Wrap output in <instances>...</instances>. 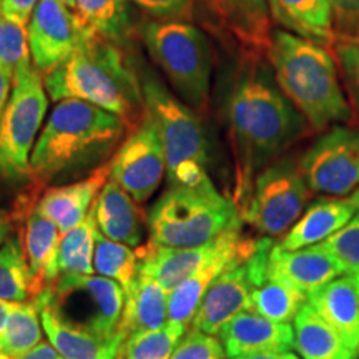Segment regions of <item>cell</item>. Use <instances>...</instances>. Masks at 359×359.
Segmentation results:
<instances>
[{
    "instance_id": "6da1fadb",
    "label": "cell",
    "mask_w": 359,
    "mask_h": 359,
    "mask_svg": "<svg viewBox=\"0 0 359 359\" xmlns=\"http://www.w3.org/2000/svg\"><path fill=\"white\" fill-rule=\"evenodd\" d=\"M235 155V205L245 208L258 173L306 132L308 122L278 87L268 60L246 55L226 102Z\"/></svg>"
},
{
    "instance_id": "7a4b0ae2",
    "label": "cell",
    "mask_w": 359,
    "mask_h": 359,
    "mask_svg": "<svg viewBox=\"0 0 359 359\" xmlns=\"http://www.w3.org/2000/svg\"><path fill=\"white\" fill-rule=\"evenodd\" d=\"M127 130L122 118L88 102H55L30 156V183L40 190L93 172Z\"/></svg>"
},
{
    "instance_id": "3957f363",
    "label": "cell",
    "mask_w": 359,
    "mask_h": 359,
    "mask_svg": "<svg viewBox=\"0 0 359 359\" xmlns=\"http://www.w3.org/2000/svg\"><path fill=\"white\" fill-rule=\"evenodd\" d=\"M43 83L53 102H88L122 118L128 130L138 127L145 116L142 79L116 42L95 30L85 35L64 64L43 77Z\"/></svg>"
},
{
    "instance_id": "277c9868",
    "label": "cell",
    "mask_w": 359,
    "mask_h": 359,
    "mask_svg": "<svg viewBox=\"0 0 359 359\" xmlns=\"http://www.w3.org/2000/svg\"><path fill=\"white\" fill-rule=\"evenodd\" d=\"M266 60L281 92L314 130L349 122L353 109L339 80L338 60L325 45L288 30H273Z\"/></svg>"
},
{
    "instance_id": "5b68a950",
    "label": "cell",
    "mask_w": 359,
    "mask_h": 359,
    "mask_svg": "<svg viewBox=\"0 0 359 359\" xmlns=\"http://www.w3.org/2000/svg\"><path fill=\"white\" fill-rule=\"evenodd\" d=\"M235 201L224 198L212 178L195 187L170 185L147 217L148 241L163 248H196L241 228Z\"/></svg>"
},
{
    "instance_id": "8992f818",
    "label": "cell",
    "mask_w": 359,
    "mask_h": 359,
    "mask_svg": "<svg viewBox=\"0 0 359 359\" xmlns=\"http://www.w3.org/2000/svg\"><path fill=\"white\" fill-rule=\"evenodd\" d=\"M148 55L191 109L208 102L213 50L198 27L182 20H150L140 29Z\"/></svg>"
},
{
    "instance_id": "52a82bcc",
    "label": "cell",
    "mask_w": 359,
    "mask_h": 359,
    "mask_svg": "<svg viewBox=\"0 0 359 359\" xmlns=\"http://www.w3.org/2000/svg\"><path fill=\"white\" fill-rule=\"evenodd\" d=\"M145 110L163 142L170 185L195 187L210 180L208 142L200 116L154 77L142 80Z\"/></svg>"
},
{
    "instance_id": "ba28073f",
    "label": "cell",
    "mask_w": 359,
    "mask_h": 359,
    "mask_svg": "<svg viewBox=\"0 0 359 359\" xmlns=\"http://www.w3.org/2000/svg\"><path fill=\"white\" fill-rule=\"evenodd\" d=\"M48 98L43 77L32 62L13 74L12 93L0 116V182L8 185L30 182V156L47 114Z\"/></svg>"
},
{
    "instance_id": "9c48e42d",
    "label": "cell",
    "mask_w": 359,
    "mask_h": 359,
    "mask_svg": "<svg viewBox=\"0 0 359 359\" xmlns=\"http://www.w3.org/2000/svg\"><path fill=\"white\" fill-rule=\"evenodd\" d=\"M37 299L67 325L103 338L118 334L125 291L114 280L100 275L57 276Z\"/></svg>"
},
{
    "instance_id": "30bf717a",
    "label": "cell",
    "mask_w": 359,
    "mask_h": 359,
    "mask_svg": "<svg viewBox=\"0 0 359 359\" xmlns=\"http://www.w3.org/2000/svg\"><path fill=\"white\" fill-rule=\"evenodd\" d=\"M311 193L299 161L275 160L255 178L241 218L263 235H283L304 213Z\"/></svg>"
},
{
    "instance_id": "8fae6325",
    "label": "cell",
    "mask_w": 359,
    "mask_h": 359,
    "mask_svg": "<svg viewBox=\"0 0 359 359\" xmlns=\"http://www.w3.org/2000/svg\"><path fill=\"white\" fill-rule=\"evenodd\" d=\"M309 190L343 196L359 187V128L336 125L299 160Z\"/></svg>"
},
{
    "instance_id": "7c38bea8",
    "label": "cell",
    "mask_w": 359,
    "mask_h": 359,
    "mask_svg": "<svg viewBox=\"0 0 359 359\" xmlns=\"http://www.w3.org/2000/svg\"><path fill=\"white\" fill-rule=\"evenodd\" d=\"M110 180L118 183L137 203L150 198L167 173L163 142L151 116L147 114L138 127L116 148L111 158Z\"/></svg>"
},
{
    "instance_id": "4fadbf2b",
    "label": "cell",
    "mask_w": 359,
    "mask_h": 359,
    "mask_svg": "<svg viewBox=\"0 0 359 359\" xmlns=\"http://www.w3.org/2000/svg\"><path fill=\"white\" fill-rule=\"evenodd\" d=\"M90 27L60 0H40L27 24L32 65L42 77L79 48Z\"/></svg>"
},
{
    "instance_id": "5bb4252c",
    "label": "cell",
    "mask_w": 359,
    "mask_h": 359,
    "mask_svg": "<svg viewBox=\"0 0 359 359\" xmlns=\"http://www.w3.org/2000/svg\"><path fill=\"white\" fill-rule=\"evenodd\" d=\"M253 288L248 258L230 264L205 293L191 327L206 334H218L233 316L250 309Z\"/></svg>"
},
{
    "instance_id": "9a60e30c",
    "label": "cell",
    "mask_w": 359,
    "mask_h": 359,
    "mask_svg": "<svg viewBox=\"0 0 359 359\" xmlns=\"http://www.w3.org/2000/svg\"><path fill=\"white\" fill-rule=\"evenodd\" d=\"M258 240H251L240 233L230 245L217 257L206 262L193 275L183 280L178 286L168 293V321L180 323L183 326H190L193 316L198 311V306L208 291L212 283L222 275L230 264L240 259H246L253 255Z\"/></svg>"
},
{
    "instance_id": "2e32d148",
    "label": "cell",
    "mask_w": 359,
    "mask_h": 359,
    "mask_svg": "<svg viewBox=\"0 0 359 359\" xmlns=\"http://www.w3.org/2000/svg\"><path fill=\"white\" fill-rule=\"evenodd\" d=\"M240 233L241 228L230 230L215 238L210 243L196 246V248H163L148 241L147 245L137 248L138 257H140V268L170 293L175 286H178L206 262L217 257L219 251L226 248Z\"/></svg>"
},
{
    "instance_id": "e0dca14e",
    "label": "cell",
    "mask_w": 359,
    "mask_h": 359,
    "mask_svg": "<svg viewBox=\"0 0 359 359\" xmlns=\"http://www.w3.org/2000/svg\"><path fill=\"white\" fill-rule=\"evenodd\" d=\"M13 218L24 222L19 238L32 276V298H37L58 276V246L62 233L52 219L39 212L37 205L13 215Z\"/></svg>"
},
{
    "instance_id": "ac0fdd59",
    "label": "cell",
    "mask_w": 359,
    "mask_h": 359,
    "mask_svg": "<svg viewBox=\"0 0 359 359\" xmlns=\"http://www.w3.org/2000/svg\"><path fill=\"white\" fill-rule=\"evenodd\" d=\"M226 358L264 351H290L294 348V330L290 323H276L246 309L219 330Z\"/></svg>"
},
{
    "instance_id": "d6986e66",
    "label": "cell",
    "mask_w": 359,
    "mask_h": 359,
    "mask_svg": "<svg viewBox=\"0 0 359 359\" xmlns=\"http://www.w3.org/2000/svg\"><path fill=\"white\" fill-rule=\"evenodd\" d=\"M105 161L97 170L90 172L87 177L70 183V185L48 187L39 196L37 208L57 224L60 233L75 228L87 217L98 193L105 187L110 178V163Z\"/></svg>"
},
{
    "instance_id": "ffe728a7",
    "label": "cell",
    "mask_w": 359,
    "mask_h": 359,
    "mask_svg": "<svg viewBox=\"0 0 359 359\" xmlns=\"http://www.w3.org/2000/svg\"><path fill=\"white\" fill-rule=\"evenodd\" d=\"M206 4L246 55H266L273 35L268 0H206Z\"/></svg>"
},
{
    "instance_id": "44dd1931",
    "label": "cell",
    "mask_w": 359,
    "mask_h": 359,
    "mask_svg": "<svg viewBox=\"0 0 359 359\" xmlns=\"http://www.w3.org/2000/svg\"><path fill=\"white\" fill-rule=\"evenodd\" d=\"M269 269L306 296L344 275V268L323 243L296 251L281 250L275 243L269 253Z\"/></svg>"
},
{
    "instance_id": "7402d4cb",
    "label": "cell",
    "mask_w": 359,
    "mask_h": 359,
    "mask_svg": "<svg viewBox=\"0 0 359 359\" xmlns=\"http://www.w3.org/2000/svg\"><path fill=\"white\" fill-rule=\"evenodd\" d=\"M92 212L95 215L97 230L103 236L132 248L142 245L145 235V218L137 201L114 180L109 178L98 193L92 205Z\"/></svg>"
},
{
    "instance_id": "603a6c76",
    "label": "cell",
    "mask_w": 359,
    "mask_h": 359,
    "mask_svg": "<svg viewBox=\"0 0 359 359\" xmlns=\"http://www.w3.org/2000/svg\"><path fill=\"white\" fill-rule=\"evenodd\" d=\"M168 320V291L140 268L132 286L125 291L118 333L123 341L137 333L161 327Z\"/></svg>"
},
{
    "instance_id": "cb8c5ba5",
    "label": "cell",
    "mask_w": 359,
    "mask_h": 359,
    "mask_svg": "<svg viewBox=\"0 0 359 359\" xmlns=\"http://www.w3.org/2000/svg\"><path fill=\"white\" fill-rule=\"evenodd\" d=\"M37 303L43 333L64 359H116L118 356L125 343L120 334L114 338H103V336L79 330L57 318L48 306H45L39 299Z\"/></svg>"
},
{
    "instance_id": "d4e9b609",
    "label": "cell",
    "mask_w": 359,
    "mask_h": 359,
    "mask_svg": "<svg viewBox=\"0 0 359 359\" xmlns=\"http://www.w3.org/2000/svg\"><path fill=\"white\" fill-rule=\"evenodd\" d=\"M356 212V206L349 200H318L286 231L278 246L286 251H296L321 243L326 238L341 230Z\"/></svg>"
},
{
    "instance_id": "484cf974",
    "label": "cell",
    "mask_w": 359,
    "mask_h": 359,
    "mask_svg": "<svg viewBox=\"0 0 359 359\" xmlns=\"http://www.w3.org/2000/svg\"><path fill=\"white\" fill-rule=\"evenodd\" d=\"M308 304L338 330L354 349L359 346V294L353 278L339 276L308 296Z\"/></svg>"
},
{
    "instance_id": "4316f807",
    "label": "cell",
    "mask_w": 359,
    "mask_h": 359,
    "mask_svg": "<svg viewBox=\"0 0 359 359\" xmlns=\"http://www.w3.org/2000/svg\"><path fill=\"white\" fill-rule=\"evenodd\" d=\"M273 22L299 37L321 45L334 42L330 0H268Z\"/></svg>"
},
{
    "instance_id": "83f0119b",
    "label": "cell",
    "mask_w": 359,
    "mask_h": 359,
    "mask_svg": "<svg viewBox=\"0 0 359 359\" xmlns=\"http://www.w3.org/2000/svg\"><path fill=\"white\" fill-rule=\"evenodd\" d=\"M293 323L294 349L302 359H356L358 349L308 303L299 309Z\"/></svg>"
},
{
    "instance_id": "f1b7e54d",
    "label": "cell",
    "mask_w": 359,
    "mask_h": 359,
    "mask_svg": "<svg viewBox=\"0 0 359 359\" xmlns=\"http://www.w3.org/2000/svg\"><path fill=\"white\" fill-rule=\"evenodd\" d=\"M306 303L308 296L285 278L273 273L268 264V271L251 293L250 309L271 321L290 323Z\"/></svg>"
},
{
    "instance_id": "f546056e",
    "label": "cell",
    "mask_w": 359,
    "mask_h": 359,
    "mask_svg": "<svg viewBox=\"0 0 359 359\" xmlns=\"http://www.w3.org/2000/svg\"><path fill=\"white\" fill-rule=\"evenodd\" d=\"M95 233L97 223L92 208L77 226L62 233L60 246H58V276L95 275L93 269Z\"/></svg>"
},
{
    "instance_id": "4dcf8cb0",
    "label": "cell",
    "mask_w": 359,
    "mask_h": 359,
    "mask_svg": "<svg viewBox=\"0 0 359 359\" xmlns=\"http://www.w3.org/2000/svg\"><path fill=\"white\" fill-rule=\"evenodd\" d=\"M42 321H40L39 303L35 298L27 302L12 303L11 314L0 338V354L22 356L42 341Z\"/></svg>"
},
{
    "instance_id": "1f68e13d",
    "label": "cell",
    "mask_w": 359,
    "mask_h": 359,
    "mask_svg": "<svg viewBox=\"0 0 359 359\" xmlns=\"http://www.w3.org/2000/svg\"><path fill=\"white\" fill-rule=\"evenodd\" d=\"M93 269L97 275L114 280L127 291L140 269V257L132 246L109 240L100 231L95 233Z\"/></svg>"
},
{
    "instance_id": "d6a6232c",
    "label": "cell",
    "mask_w": 359,
    "mask_h": 359,
    "mask_svg": "<svg viewBox=\"0 0 359 359\" xmlns=\"http://www.w3.org/2000/svg\"><path fill=\"white\" fill-rule=\"evenodd\" d=\"M32 298V276L19 236H8L0 245V299L27 302Z\"/></svg>"
},
{
    "instance_id": "836d02e7",
    "label": "cell",
    "mask_w": 359,
    "mask_h": 359,
    "mask_svg": "<svg viewBox=\"0 0 359 359\" xmlns=\"http://www.w3.org/2000/svg\"><path fill=\"white\" fill-rule=\"evenodd\" d=\"M77 13L90 29L103 37L122 42L132 34L127 0H75Z\"/></svg>"
},
{
    "instance_id": "e575fe53",
    "label": "cell",
    "mask_w": 359,
    "mask_h": 359,
    "mask_svg": "<svg viewBox=\"0 0 359 359\" xmlns=\"http://www.w3.org/2000/svg\"><path fill=\"white\" fill-rule=\"evenodd\" d=\"M188 326L180 323L167 321L161 327L137 333L125 339L120 358L122 359H170L180 343L185 336Z\"/></svg>"
},
{
    "instance_id": "d590c367",
    "label": "cell",
    "mask_w": 359,
    "mask_h": 359,
    "mask_svg": "<svg viewBox=\"0 0 359 359\" xmlns=\"http://www.w3.org/2000/svg\"><path fill=\"white\" fill-rule=\"evenodd\" d=\"M27 62H32L27 27L2 17L0 19V69L13 77L17 69Z\"/></svg>"
},
{
    "instance_id": "8d00e7d4",
    "label": "cell",
    "mask_w": 359,
    "mask_h": 359,
    "mask_svg": "<svg viewBox=\"0 0 359 359\" xmlns=\"http://www.w3.org/2000/svg\"><path fill=\"white\" fill-rule=\"evenodd\" d=\"M344 268V275L359 273V212L334 235L321 241Z\"/></svg>"
},
{
    "instance_id": "74e56055",
    "label": "cell",
    "mask_w": 359,
    "mask_h": 359,
    "mask_svg": "<svg viewBox=\"0 0 359 359\" xmlns=\"http://www.w3.org/2000/svg\"><path fill=\"white\" fill-rule=\"evenodd\" d=\"M334 53L344 88L359 114V34H343L334 39Z\"/></svg>"
},
{
    "instance_id": "f35d334b",
    "label": "cell",
    "mask_w": 359,
    "mask_h": 359,
    "mask_svg": "<svg viewBox=\"0 0 359 359\" xmlns=\"http://www.w3.org/2000/svg\"><path fill=\"white\" fill-rule=\"evenodd\" d=\"M226 353L219 338L206 334L203 331L188 330L180 339L170 359H224Z\"/></svg>"
},
{
    "instance_id": "ab89813d",
    "label": "cell",
    "mask_w": 359,
    "mask_h": 359,
    "mask_svg": "<svg viewBox=\"0 0 359 359\" xmlns=\"http://www.w3.org/2000/svg\"><path fill=\"white\" fill-rule=\"evenodd\" d=\"M155 20L188 22L193 17V0H130Z\"/></svg>"
},
{
    "instance_id": "60d3db41",
    "label": "cell",
    "mask_w": 359,
    "mask_h": 359,
    "mask_svg": "<svg viewBox=\"0 0 359 359\" xmlns=\"http://www.w3.org/2000/svg\"><path fill=\"white\" fill-rule=\"evenodd\" d=\"M333 17L346 34H358L359 29V0H330Z\"/></svg>"
},
{
    "instance_id": "b9f144b4",
    "label": "cell",
    "mask_w": 359,
    "mask_h": 359,
    "mask_svg": "<svg viewBox=\"0 0 359 359\" xmlns=\"http://www.w3.org/2000/svg\"><path fill=\"white\" fill-rule=\"evenodd\" d=\"M39 2L40 0H2V15L27 27Z\"/></svg>"
},
{
    "instance_id": "7bdbcfd3",
    "label": "cell",
    "mask_w": 359,
    "mask_h": 359,
    "mask_svg": "<svg viewBox=\"0 0 359 359\" xmlns=\"http://www.w3.org/2000/svg\"><path fill=\"white\" fill-rule=\"evenodd\" d=\"M0 359H64L58 354V351L53 348L52 343L48 341H40V343L34 349H30L29 353L22 354V356L12 358L6 356V354H0Z\"/></svg>"
},
{
    "instance_id": "ee69618b",
    "label": "cell",
    "mask_w": 359,
    "mask_h": 359,
    "mask_svg": "<svg viewBox=\"0 0 359 359\" xmlns=\"http://www.w3.org/2000/svg\"><path fill=\"white\" fill-rule=\"evenodd\" d=\"M13 85V77L8 75L6 70L0 69V116L6 110L8 98H11V87Z\"/></svg>"
},
{
    "instance_id": "f6af8a7d",
    "label": "cell",
    "mask_w": 359,
    "mask_h": 359,
    "mask_svg": "<svg viewBox=\"0 0 359 359\" xmlns=\"http://www.w3.org/2000/svg\"><path fill=\"white\" fill-rule=\"evenodd\" d=\"M233 359H299V358L291 351H264V353L245 354V356H238Z\"/></svg>"
},
{
    "instance_id": "bcb514c9",
    "label": "cell",
    "mask_w": 359,
    "mask_h": 359,
    "mask_svg": "<svg viewBox=\"0 0 359 359\" xmlns=\"http://www.w3.org/2000/svg\"><path fill=\"white\" fill-rule=\"evenodd\" d=\"M12 309V302H6V299H0V338H2L4 330H6L8 314Z\"/></svg>"
},
{
    "instance_id": "7dc6e473",
    "label": "cell",
    "mask_w": 359,
    "mask_h": 359,
    "mask_svg": "<svg viewBox=\"0 0 359 359\" xmlns=\"http://www.w3.org/2000/svg\"><path fill=\"white\" fill-rule=\"evenodd\" d=\"M12 223H11V217L6 215L4 212H0V245L8 238V233H11Z\"/></svg>"
},
{
    "instance_id": "c3c4849f",
    "label": "cell",
    "mask_w": 359,
    "mask_h": 359,
    "mask_svg": "<svg viewBox=\"0 0 359 359\" xmlns=\"http://www.w3.org/2000/svg\"><path fill=\"white\" fill-rule=\"evenodd\" d=\"M349 201H351V203L356 206V210L359 212V188H356V190H354L353 193H351V196H349L348 198Z\"/></svg>"
},
{
    "instance_id": "681fc988",
    "label": "cell",
    "mask_w": 359,
    "mask_h": 359,
    "mask_svg": "<svg viewBox=\"0 0 359 359\" xmlns=\"http://www.w3.org/2000/svg\"><path fill=\"white\" fill-rule=\"evenodd\" d=\"M60 2H64L65 6L70 8V11L77 12V2H75V0H60Z\"/></svg>"
},
{
    "instance_id": "f907efd6",
    "label": "cell",
    "mask_w": 359,
    "mask_h": 359,
    "mask_svg": "<svg viewBox=\"0 0 359 359\" xmlns=\"http://www.w3.org/2000/svg\"><path fill=\"white\" fill-rule=\"evenodd\" d=\"M353 278V281H354V285H356V290H358V294H359V273L358 275H349Z\"/></svg>"
},
{
    "instance_id": "816d5d0a",
    "label": "cell",
    "mask_w": 359,
    "mask_h": 359,
    "mask_svg": "<svg viewBox=\"0 0 359 359\" xmlns=\"http://www.w3.org/2000/svg\"><path fill=\"white\" fill-rule=\"evenodd\" d=\"M2 0H0V19H2Z\"/></svg>"
},
{
    "instance_id": "f5cc1de1",
    "label": "cell",
    "mask_w": 359,
    "mask_h": 359,
    "mask_svg": "<svg viewBox=\"0 0 359 359\" xmlns=\"http://www.w3.org/2000/svg\"><path fill=\"white\" fill-rule=\"evenodd\" d=\"M116 359H122V358H120V353H118V356H116Z\"/></svg>"
},
{
    "instance_id": "db71d44e",
    "label": "cell",
    "mask_w": 359,
    "mask_h": 359,
    "mask_svg": "<svg viewBox=\"0 0 359 359\" xmlns=\"http://www.w3.org/2000/svg\"><path fill=\"white\" fill-rule=\"evenodd\" d=\"M358 354H359V346H358Z\"/></svg>"
}]
</instances>
